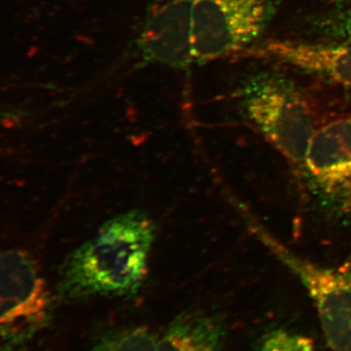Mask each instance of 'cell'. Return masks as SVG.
Listing matches in <instances>:
<instances>
[{
  "label": "cell",
  "instance_id": "obj_3",
  "mask_svg": "<svg viewBox=\"0 0 351 351\" xmlns=\"http://www.w3.org/2000/svg\"><path fill=\"white\" fill-rule=\"evenodd\" d=\"M245 114L289 164L304 170L307 149L316 131L306 97L281 73L263 71L240 87Z\"/></svg>",
  "mask_w": 351,
  "mask_h": 351
},
{
  "label": "cell",
  "instance_id": "obj_7",
  "mask_svg": "<svg viewBox=\"0 0 351 351\" xmlns=\"http://www.w3.org/2000/svg\"><path fill=\"white\" fill-rule=\"evenodd\" d=\"M258 59L282 63L322 76L351 89V45L270 40L247 50Z\"/></svg>",
  "mask_w": 351,
  "mask_h": 351
},
{
  "label": "cell",
  "instance_id": "obj_9",
  "mask_svg": "<svg viewBox=\"0 0 351 351\" xmlns=\"http://www.w3.org/2000/svg\"><path fill=\"white\" fill-rule=\"evenodd\" d=\"M156 343L149 330L131 328L104 337L91 351H156Z\"/></svg>",
  "mask_w": 351,
  "mask_h": 351
},
{
  "label": "cell",
  "instance_id": "obj_10",
  "mask_svg": "<svg viewBox=\"0 0 351 351\" xmlns=\"http://www.w3.org/2000/svg\"><path fill=\"white\" fill-rule=\"evenodd\" d=\"M253 351H316L313 341L287 329L272 330L263 337Z\"/></svg>",
  "mask_w": 351,
  "mask_h": 351
},
{
  "label": "cell",
  "instance_id": "obj_6",
  "mask_svg": "<svg viewBox=\"0 0 351 351\" xmlns=\"http://www.w3.org/2000/svg\"><path fill=\"white\" fill-rule=\"evenodd\" d=\"M302 286L313 302L332 351H351V269L316 267Z\"/></svg>",
  "mask_w": 351,
  "mask_h": 351
},
{
  "label": "cell",
  "instance_id": "obj_4",
  "mask_svg": "<svg viewBox=\"0 0 351 351\" xmlns=\"http://www.w3.org/2000/svg\"><path fill=\"white\" fill-rule=\"evenodd\" d=\"M51 306L36 260L20 249L0 250V350H17L43 331Z\"/></svg>",
  "mask_w": 351,
  "mask_h": 351
},
{
  "label": "cell",
  "instance_id": "obj_8",
  "mask_svg": "<svg viewBox=\"0 0 351 351\" xmlns=\"http://www.w3.org/2000/svg\"><path fill=\"white\" fill-rule=\"evenodd\" d=\"M226 326L218 316L203 311H188L176 317L156 351H223Z\"/></svg>",
  "mask_w": 351,
  "mask_h": 351
},
{
  "label": "cell",
  "instance_id": "obj_11",
  "mask_svg": "<svg viewBox=\"0 0 351 351\" xmlns=\"http://www.w3.org/2000/svg\"><path fill=\"white\" fill-rule=\"evenodd\" d=\"M337 34L351 45V10L348 11L337 24Z\"/></svg>",
  "mask_w": 351,
  "mask_h": 351
},
{
  "label": "cell",
  "instance_id": "obj_2",
  "mask_svg": "<svg viewBox=\"0 0 351 351\" xmlns=\"http://www.w3.org/2000/svg\"><path fill=\"white\" fill-rule=\"evenodd\" d=\"M156 237V223L144 212L132 210L108 219L60 265V299L78 301L137 294L147 278Z\"/></svg>",
  "mask_w": 351,
  "mask_h": 351
},
{
  "label": "cell",
  "instance_id": "obj_5",
  "mask_svg": "<svg viewBox=\"0 0 351 351\" xmlns=\"http://www.w3.org/2000/svg\"><path fill=\"white\" fill-rule=\"evenodd\" d=\"M304 172L351 223V117L316 129Z\"/></svg>",
  "mask_w": 351,
  "mask_h": 351
},
{
  "label": "cell",
  "instance_id": "obj_1",
  "mask_svg": "<svg viewBox=\"0 0 351 351\" xmlns=\"http://www.w3.org/2000/svg\"><path fill=\"white\" fill-rule=\"evenodd\" d=\"M276 0H163L138 38L145 62L188 68L244 50L262 34Z\"/></svg>",
  "mask_w": 351,
  "mask_h": 351
}]
</instances>
